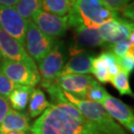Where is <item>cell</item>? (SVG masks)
<instances>
[{
    "label": "cell",
    "mask_w": 134,
    "mask_h": 134,
    "mask_svg": "<svg viewBox=\"0 0 134 134\" xmlns=\"http://www.w3.org/2000/svg\"><path fill=\"white\" fill-rule=\"evenodd\" d=\"M31 134H102L70 102L50 104L30 127Z\"/></svg>",
    "instance_id": "obj_1"
},
{
    "label": "cell",
    "mask_w": 134,
    "mask_h": 134,
    "mask_svg": "<svg viewBox=\"0 0 134 134\" xmlns=\"http://www.w3.org/2000/svg\"><path fill=\"white\" fill-rule=\"evenodd\" d=\"M67 16L68 27L73 29L79 26L99 29L118 18V13L102 0H75Z\"/></svg>",
    "instance_id": "obj_2"
},
{
    "label": "cell",
    "mask_w": 134,
    "mask_h": 134,
    "mask_svg": "<svg viewBox=\"0 0 134 134\" xmlns=\"http://www.w3.org/2000/svg\"><path fill=\"white\" fill-rule=\"evenodd\" d=\"M64 95L68 102L79 110L85 119L93 124L102 134H127L126 132L113 119L100 104L78 99L67 92Z\"/></svg>",
    "instance_id": "obj_3"
},
{
    "label": "cell",
    "mask_w": 134,
    "mask_h": 134,
    "mask_svg": "<svg viewBox=\"0 0 134 134\" xmlns=\"http://www.w3.org/2000/svg\"><path fill=\"white\" fill-rule=\"evenodd\" d=\"M56 41L55 38L42 33L31 20L27 21L25 47L30 57L37 64L48 55Z\"/></svg>",
    "instance_id": "obj_4"
},
{
    "label": "cell",
    "mask_w": 134,
    "mask_h": 134,
    "mask_svg": "<svg viewBox=\"0 0 134 134\" xmlns=\"http://www.w3.org/2000/svg\"><path fill=\"white\" fill-rule=\"evenodd\" d=\"M64 60L63 43L56 41L48 55L38 63L41 85L52 83L57 81L64 67Z\"/></svg>",
    "instance_id": "obj_5"
},
{
    "label": "cell",
    "mask_w": 134,
    "mask_h": 134,
    "mask_svg": "<svg viewBox=\"0 0 134 134\" xmlns=\"http://www.w3.org/2000/svg\"><path fill=\"white\" fill-rule=\"evenodd\" d=\"M0 69L11 81L20 86L34 87L40 82L38 70H35L22 62L3 59Z\"/></svg>",
    "instance_id": "obj_6"
},
{
    "label": "cell",
    "mask_w": 134,
    "mask_h": 134,
    "mask_svg": "<svg viewBox=\"0 0 134 134\" xmlns=\"http://www.w3.org/2000/svg\"><path fill=\"white\" fill-rule=\"evenodd\" d=\"M31 21L42 33L54 38L65 35L68 28V16H56L42 10L36 11L31 18Z\"/></svg>",
    "instance_id": "obj_7"
},
{
    "label": "cell",
    "mask_w": 134,
    "mask_h": 134,
    "mask_svg": "<svg viewBox=\"0 0 134 134\" xmlns=\"http://www.w3.org/2000/svg\"><path fill=\"white\" fill-rule=\"evenodd\" d=\"M105 43L98 29L79 26L74 29L73 42L68 48V53L73 56L85 52L87 48L103 46Z\"/></svg>",
    "instance_id": "obj_8"
},
{
    "label": "cell",
    "mask_w": 134,
    "mask_h": 134,
    "mask_svg": "<svg viewBox=\"0 0 134 134\" xmlns=\"http://www.w3.org/2000/svg\"><path fill=\"white\" fill-rule=\"evenodd\" d=\"M0 54L4 59L22 62L35 70H38L35 62L30 57L24 46L0 28Z\"/></svg>",
    "instance_id": "obj_9"
},
{
    "label": "cell",
    "mask_w": 134,
    "mask_h": 134,
    "mask_svg": "<svg viewBox=\"0 0 134 134\" xmlns=\"http://www.w3.org/2000/svg\"><path fill=\"white\" fill-rule=\"evenodd\" d=\"M26 25L27 21L23 19L14 8L0 5V28L23 46L25 45Z\"/></svg>",
    "instance_id": "obj_10"
},
{
    "label": "cell",
    "mask_w": 134,
    "mask_h": 134,
    "mask_svg": "<svg viewBox=\"0 0 134 134\" xmlns=\"http://www.w3.org/2000/svg\"><path fill=\"white\" fill-rule=\"evenodd\" d=\"M134 27V24L130 20L117 18L102 24L99 28L102 39L108 43H117L128 40L130 33Z\"/></svg>",
    "instance_id": "obj_11"
},
{
    "label": "cell",
    "mask_w": 134,
    "mask_h": 134,
    "mask_svg": "<svg viewBox=\"0 0 134 134\" xmlns=\"http://www.w3.org/2000/svg\"><path fill=\"white\" fill-rule=\"evenodd\" d=\"M95 80L88 75L69 74L59 76L57 83L64 92H67L78 99H86L87 93Z\"/></svg>",
    "instance_id": "obj_12"
},
{
    "label": "cell",
    "mask_w": 134,
    "mask_h": 134,
    "mask_svg": "<svg viewBox=\"0 0 134 134\" xmlns=\"http://www.w3.org/2000/svg\"><path fill=\"white\" fill-rule=\"evenodd\" d=\"M101 105L113 119L134 134V113L130 107L110 94L107 96Z\"/></svg>",
    "instance_id": "obj_13"
},
{
    "label": "cell",
    "mask_w": 134,
    "mask_h": 134,
    "mask_svg": "<svg viewBox=\"0 0 134 134\" xmlns=\"http://www.w3.org/2000/svg\"><path fill=\"white\" fill-rule=\"evenodd\" d=\"M93 59V56L87 51L71 56V58L62 68L60 76L69 74L86 75L87 73H90Z\"/></svg>",
    "instance_id": "obj_14"
},
{
    "label": "cell",
    "mask_w": 134,
    "mask_h": 134,
    "mask_svg": "<svg viewBox=\"0 0 134 134\" xmlns=\"http://www.w3.org/2000/svg\"><path fill=\"white\" fill-rule=\"evenodd\" d=\"M30 119L24 113L10 109L0 125V134L10 132H26L30 129Z\"/></svg>",
    "instance_id": "obj_15"
},
{
    "label": "cell",
    "mask_w": 134,
    "mask_h": 134,
    "mask_svg": "<svg viewBox=\"0 0 134 134\" xmlns=\"http://www.w3.org/2000/svg\"><path fill=\"white\" fill-rule=\"evenodd\" d=\"M44 93L39 88H33L30 97L29 114L30 118L41 115L49 105Z\"/></svg>",
    "instance_id": "obj_16"
},
{
    "label": "cell",
    "mask_w": 134,
    "mask_h": 134,
    "mask_svg": "<svg viewBox=\"0 0 134 134\" xmlns=\"http://www.w3.org/2000/svg\"><path fill=\"white\" fill-rule=\"evenodd\" d=\"M33 87L18 85L9 96L10 103L15 110L24 111L30 100V93Z\"/></svg>",
    "instance_id": "obj_17"
},
{
    "label": "cell",
    "mask_w": 134,
    "mask_h": 134,
    "mask_svg": "<svg viewBox=\"0 0 134 134\" xmlns=\"http://www.w3.org/2000/svg\"><path fill=\"white\" fill-rule=\"evenodd\" d=\"M72 7L71 0H42L41 10L54 15L64 16Z\"/></svg>",
    "instance_id": "obj_18"
},
{
    "label": "cell",
    "mask_w": 134,
    "mask_h": 134,
    "mask_svg": "<svg viewBox=\"0 0 134 134\" xmlns=\"http://www.w3.org/2000/svg\"><path fill=\"white\" fill-rule=\"evenodd\" d=\"M42 0H18L14 9L23 19L29 21L36 11L41 10Z\"/></svg>",
    "instance_id": "obj_19"
},
{
    "label": "cell",
    "mask_w": 134,
    "mask_h": 134,
    "mask_svg": "<svg viewBox=\"0 0 134 134\" xmlns=\"http://www.w3.org/2000/svg\"><path fill=\"white\" fill-rule=\"evenodd\" d=\"M91 73H93L101 83L110 82L111 75L108 72L107 63L100 55L93 57L92 61V67H91Z\"/></svg>",
    "instance_id": "obj_20"
},
{
    "label": "cell",
    "mask_w": 134,
    "mask_h": 134,
    "mask_svg": "<svg viewBox=\"0 0 134 134\" xmlns=\"http://www.w3.org/2000/svg\"><path fill=\"white\" fill-rule=\"evenodd\" d=\"M110 82L114 86L121 95H129L134 97V93H132L129 85V75H127L124 71L121 70L115 76L112 77Z\"/></svg>",
    "instance_id": "obj_21"
},
{
    "label": "cell",
    "mask_w": 134,
    "mask_h": 134,
    "mask_svg": "<svg viewBox=\"0 0 134 134\" xmlns=\"http://www.w3.org/2000/svg\"><path fill=\"white\" fill-rule=\"evenodd\" d=\"M108 94L109 93L107 92V90L95 80L92 84V86L90 87V88L87 91L86 99L96 102V103L101 105L102 102L104 101V99L107 98Z\"/></svg>",
    "instance_id": "obj_22"
},
{
    "label": "cell",
    "mask_w": 134,
    "mask_h": 134,
    "mask_svg": "<svg viewBox=\"0 0 134 134\" xmlns=\"http://www.w3.org/2000/svg\"><path fill=\"white\" fill-rule=\"evenodd\" d=\"M42 87L48 93L51 99H52V104H59L68 101V99L64 95V91L58 85L57 81L48 84H42Z\"/></svg>",
    "instance_id": "obj_23"
},
{
    "label": "cell",
    "mask_w": 134,
    "mask_h": 134,
    "mask_svg": "<svg viewBox=\"0 0 134 134\" xmlns=\"http://www.w3.org/2000/svg\"><path fill=\"white\" fill-rule=\"evenodd\" d=\"M99 55L104 59V61L107 63L108 72L111 75V79L121 71V68L119 64V59L113 54L111 52H103Z\"/></svg>",
    "instance_id": "obj_24"
},
{
    "label": "cell",
    "mask_w": 134,
    "mask_h": 134,
    "mask_svg": "<svg viewBox=\"0 0 134 134\" xmlns=\"http://www.w3.org/2000/svg\"><path fill=\"white\" fill-rule=\"evenodd\" d=\"M18 86V85L11 81L0 69V95L5 98L9 97L11 92Z\"/></svg>",
    "instance_id": "obj_25"
},
{
    "label": "cell",
    "mask_w": 134,
    "mask_h": 134,
    "mask_svg": "<svg viewBox=\"0 0 134 134\" xmlns=\"http://www.w3.org/2000/svg\"><path fill=\"white\" fill-rule=\"evenodd\" d=\"M131 45V42L128 40L121 41L117 43L110 44L109 46V52L113 54L118 58L124 57L127 54V51L129 49V47Z\"/></svg>",
    "instance_id": "obj_26"
},
{
    "label": "cell",
    "mask_w": 134,
    "mask_h": 134,
    "mask_svg": "<svg viewBox=\"0 0 134 134\" xmlns=\"http://www.w3.org/2000/svg\"><path fill=\"white\" fill-rule=\"evenodd\" d=\"M119 64L121 70L126 73L127 75H130L131 73L134 71V58L132 57L130 55L126 54L124 57L118 58Z\"/></svg>",
    "instance_id": "obj_27"
},
{
    "label": "cell",
    "mask_w": 134,
    "mask_h": 134,
    "mask_svg": "<svg viewBox=\"0 0 134 134\" xmlns=\"http://www.w3.org/2000/svg\"><path fill=\"white\" fill-rule=\"evenodd\" d=\"M108 7L114 10H121L130 4L131 0H102Z\"/></svg>",
    "instance_id": "obj_28"
},
{
    "label": "cell",
    "mask_w": 134,
    "mask_h": 134,
    "mask_svg": "<svg viewBox=\"0 0 134 134\" xmlns=\"http://www.w3.org/2000/svg\"><path fill=\"white\" fill-rule=\"evenodd\" d=\"M10 109V103L8 99L5 97L0 95V125H1L3 120L4 119L5 116L9 113Z\"/></svg>",
    "instance_id": "obj_29"
},
{
    "label": "cell",
    "mask_w": 134,
    "mask_h": 134,
    "mask_svg": "<svg viewBox=\"0 0 134 134\" xmlns=\"http://www.w3.org/2000/svg\"><path fill=\"white\" fill-rule=\"evenodd\" d=\"M120 11L125 18H128L131 22H132L134 24V2L130 3L129 4H127Z\"/></svg>",
    "instance_id": "obj_30"
},
{
    "label": "cell",
    "mask_w": 134,
    "mask_h": 134,
    "mask_svg": "<svg viewBox=\"0 0 134 134\" xmlns=\"http://www.w3.org/2000/svg\"><path fill=\"white\" fill-rule=\"evenodd\" d=\"M18 0H0V5L14 8L15 5L18 4Z\"/></svg>",
    "instance_id": "obj_31"
},
{
    "label": "cell",
    "mask_w": 134,
    "mask_h": 134,
    "mask_svg": "<svg viewBox=\"0 0 134 134\" xmlns=\"http://www.w3.org/2000/svg\"><path fill=\"white\" fill-rule=\"evenodd\" d=\"M127 54L134 58V45H132V43H131V45H130L129 49H128V51H127Z\"/></svg>",
    "instance_id": "obj_32"
},
{
    "label": "cell",
    "mask_w": 134,
    "mask_h": 134,
    "mask_svg": "<svg viewBox=\"0 0 134 134\" xmlns=\"http://www.w3.org/2000/svg\"><path fill=\"white\" fill-rule=\"evenodd\" d=\"M128 41H129L132 45H134V27H133V29L132 30V31H131L130 36H129V39H128Z\"/></svg>",
    "instance_id": "obj_33"
},
{
    "label": "cell",
    "mask_w": 134,
    "mask_h": 134,
    "mask_svg": "<svg viewBox=\"0 0 134 134\" xmlns=\"http://www.w3.org/2000/svg\"><path fill=\"white\" fill-rule=\"evenodd\" d=\"M6 134H26L25 132H10Z\"/></svg>",
    "instance_id": "obj_34"
},
{
    "label": "cell",
    "mask_w": 134,
    "mask_h": 134,
    "mask_svg": "<svg viewBox=\"0 0 134 134\" xmlns=\"http://www.w3.org/2000/svg\"><path fill=\"white\" fill-rule=\"evenodd\" d=\"M75 0H71V4H74V3H75Z\"/></svg>",
    "instance_id": "obj_35"
},
{
    "label": "cell",
    "mask_w": 134,
    "mask_h": 134,
    "mask_svg": "<svg viewBox=\"0 0 134 134\" xmlns=\"http://www.w3.org/2000/svg\"><path fill=\"white\" fill-rule=\"evenodd\" d=\"M0 60H1V54H0Z\"/></svg>",
    "instance_id": "obj_36"
}]
</instances>
